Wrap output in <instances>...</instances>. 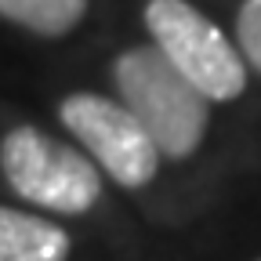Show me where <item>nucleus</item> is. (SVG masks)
Masks as SVG:
<instances>
[{"mask_svg":"<svg viewBox=\"0 0 261 261\" xmlns=\"http://www.w3.org/2000/svg\"><path fill=\"white\" fill-rule=\"evenodd\" d=\"M257 261H261V257H257Z\"/></svg>","mask_w":261,"mask_h":261,"instance_id":"6e6552de","label":"nucleus"},{"mask_svg":"<svg viewBox=\"0 0 261 261\" xmlns=\"http://www.w3.org/2000/svg\"><path fill=\"white\" fill-rule=\"evenodd\" d=\"M113 84L160 156L185 160L200 149L211 127V102L152 44L127 47L113 62Z\"/></svg>","mask_w":261,"mask_h":261,"instance_id":"f257e3e1","label":"nucleus"},{"mask_svg":"<svg viewBox=\"0 0 261 261\" xmlns=\"http://www.w3.org/2000/svg\"><path fill=\"white\" fill-rule=\"evenodd\" d=\"M0 174L22 200L44 211L84 214L102 200V171L94 160L33 123L0 138Z\"/></svg>","mask_w":261,"mask_h":261,"instance_id":"f03ea898","label":"nucleus"},{"mask_svg":"<svg viewBox=\"0 0 261 261\" xmlns=\"http://www.w3.org/2000/svg\"><path fill=\"white\" fill-rule=\"evenodd\" d=\"M87 15V0H0V18H8L37 37H65Z\"/></svg>","mask_w":261,"mask_h":261,"instance_id":"423d86ee","label":"nucleus"},{"mask_svg":"<svg viewBox=\"0 0 261 261\" xmlns=\"http://www.w3.org/2000/svg\"><path fill=\"white\" fill-rule=\"evenodd\" d=\"M236 40H240L243 62H250L261 73V0H243L236 15Z\"/></svg>","mask_w":261,"mask_h":261,"instance_id":"0eeeda50","label":"nucleus"},{"mask_svg":"<svg viewBox=\"0 0 261 261\" xmlns=\"http://www.w3.org/2000/svg\"><path fill=\"white\" fill-rule=\"evenodd\" d=\"M69 232L47 218L0 203V261H65Z\"/></svg>","mask_w":261,"mask_h":261,"instance_id":"39448f33","label":"nucleus"},{"mask_svg":"<svg viewBox=\"0 0 261 261\" xmlns=\"http://www.w3.org/2000/svg\"><path fill=\"white\" fill-rule=\"evenodd\" d=\"M145 25L152 47L207 102H232L247 91V62L232 40L189 0H149Z\"/></svg>","mask_w":261,"mask_h":261,"instance_id":"7ed1b4c3","label":"nucleus"},{"mask_svg":"<svg viewBox=\"0 0 261 261\" xmlns=\"http://www.w3.org/2000/svg\"><path fill=\"white\" fill-rule=\"evenodd\" d=\"M58 116L65 130L91 152L94 167L123 189H145L160 171V149L120 98L76 91L62 98Z\"/></svg>","mask_w":261,"mask_h":261,"instance_id":"20e7f679","label":"nucleus"}]
</instances>
